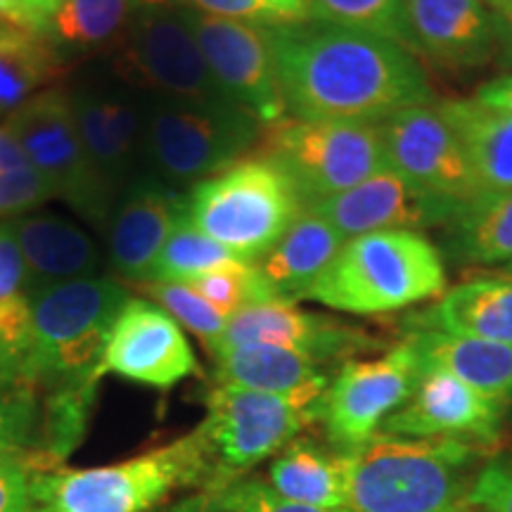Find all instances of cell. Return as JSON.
Instances as JSON below:
<instances>
[{
	"instance_id": "6da1fadb",
	"label": "cell",
	"mask_w": 512,
	"mask_h": 512,
	"mask_svg": "<svg viewBox=\"0 0 512 512\" xmlns=\"http://www.w3.org/2000/svg\"><path fill=\"white\" fill-rule=\"evenodd\" d=\"M275 72L287 117L382 124L434 100L415 53L389 38L337 24H271Z\"/></svg>"
},
{
	"instance_id": "7a4b0ae2",
	"label": "cell",
	"mask_w": 512,
	"mask_h": 512,
	"mask_svg": "<svg viewBox=\"0 0 512 512\" xmlns=\"http://www.w3.org/2000/svg\"><path fill=\"white\" fill-rule=\"evenodd\" d=\"M349 512H465L475 484L477 446L377 432L339 451Z\"/></svg>"
},
{
	"instance_id": "3957f363",
	"label": "cell",
	"mask_w": 512,
	"mask_h": 512,
	"mask_svg": "<svg viewBox=\"0 0 512 512\" xmlns=\"http://www.w3.org/2000/svg\"><path fill=\"white\" fill-rule=\"evenodd\" d=\"M446 266L425 233L384 230L344 242L306 294L328 309L377 316L441 297Z\"/></svg>"
},
{
	"instance_id": "277c9868",
	"label": "cell",
	"mask_w": 512,
	"mask_h": 512,
	"mask_svg": "<svg viewBox=\"0 0 512 512\" xmlns=\"http://www.w3.org/2000/svg\"><path fill=\"white\" fill-rule=\"evenodd\" d=\"M31 306V351L22 387L55 389L98 382L114 320L131 299L117 280L76 278L27 292Z\"/></svg>"
},
{
	"instance_id": "5b68a950",
	"label": "cell",
	"mask_w": 512,
	"mask_h": 512,
	"mask_svg": "<svg viewBox=\"0 0 512 512\" xmlns=\"http://www.w3.org/2000/svg\"><path fill=\"white\" fill-rule=\"evenodd\" d=\"M190 486L216 491L197 432L124 463L31 472V512H150Z\"/></svg>"
},
{
	"instance_id": "8992f818",
	"label": "cell",
	"mask_w": 512,
	"mask_h": 512,
	"mask_svg": "<svg viewBox=\"0 0 512 512\" xmlns=\"http://www.w3.org/2000/svg\"><path fill=\"white\" fill-rule=\"evenodd\" d=\"M302 211L285 171L259 152L188 192L192 226L247 264H259Z\"/></svg>"
},
{
	"instance_id": "52a82bcc",
	"label": "cell",
	"mask_w": 512,
	"mask_h": 512,
	"mask_svg": "<svg viewBox=\"0 0 512 512\" xmlns=\"http://www.w3.org/2000/svg\"><path fill=\"white\" fill-rule=\"evenodd\" d=\"M330 380L292 394H266L216 384L207 394V415L197 427L214 467L216 491L228 489L266 458L290 446L323 415Z\"/></svg>"
},
{
	"instance_id": "ba28073f",
	"label": "cell",
	"mask_w": 512,
	"mask_h": 512,
	"mask_svg": "<svg viewBox=\"0 0 512 512\" xmlns=\"http://www.w3.org/2000/svg\"><path fill=\"white\" fill-rule=\"evenodd\" d=\"M143 155L169 188H195L261 140L259 119L240 105H188L152 98L143 107Z\"/></svg>"
},
{
	"instance_id": "9c48e42d",
	"label": "cell",
	"mask_w": 512,
	"mask_h": 512,
	"mask_svg": "<svg viewBox=\"0 0 512 512\" xmlns=\"http://www.w3.org/2000/svg\"><path fill=\"white\" fill-rule=\"evenodd\" d=\"M259 155L273 159L304 209L389 169L380 124L285 117L261 128Z\"/></svg>"
},
{
	"instance_id": "30bf717a",
	"label": "cell",
	"mask_w": 512,
	"mask_h": 512,
	"mask_svg": "<svg viewBox=\"0 0 512 512\" xmlns=\"http://www.w3.org/2000/svg\"><path fill=\"white\" fill-rule=\"evenodd\" d=\"M5 126L57 197L93 221L110 214L114 192L102 183L83 147L67 91L53 86L36 93L5 119Z\"/></svg>"
},
{
	"instance_id": "8fae6325",
	"label": "cell",
	"mask_w": 512,
	"mask_h": 512,
	"mask_svg": "<svg viewBox=\"0 0 512 512\" xmlns=\"http://www.w3.org/2000/svg\"><path fill=\"white\" fill-rule=\"evenodd\" d=\"M117 74L152 98L188 105H235L209 72L183 8L143 10L121 43Z\"/></svg>"
},
{
	"instance_id": "7c38bea8",
	"label": "cell",
	"mask_w": 512,
	"mask_h": 512,
	"mask_svg": "<svg viewBox=\"0 0 512 512\" xmlns=\"http://www.w3.org/2000/svg\"><path fill=\"white\" fill-rule=\"evenodd\" d=\"M183 17L211 76L235 105L252 112L261 126L287 117L275 72L271 24L204 15L192 8H183Z\"/></svg>"
},
{
	"instance_id": "4fadbf2b",
	"label": "cell",
	"mask_w": 512,
	"mask_h": 512,
	"mask_svg": "<svg viewBox=\"0 0 512 512\" xmlns=\"http://www.w3.org/2000/svg\"><path fill=\"white\" fill-rule=\"evenodd\" d=\"M422 377L418 354L408 339L370 361H347L328 384L323 399L325 430L339 451L375 437L389 415L411 399Z\"/></svg>"
},
{
	"instance_id": "5bb4252c",
	"label": "cell",
	"mask_w": 512,
	"mask_h": 512,
	"mask_svg": "<svg viewBox=\"0 0 512 512\" xmlns=\"http://www.w3.org/2000/svg\"><path fill=\"white\" fill-rule=\"evenodd\" d=\"M387 166L420 188L467 207L484 195L463 140L439 107H408L380 124Z\"/></svg>"
},
{
	"instance_id": "9a60e30c",
	"label": "cell",
	"mask_w": 512,
	"mask_h": 512,
	"mask_svg": "<svg viewBox=\"0 0 512 512\" xmlns=\"http://www.w3.org/2000/svg\"><path fill=\"white\" fill-rule=\"evenodd\" d=\"M105 373L155 389H171L200 373V363L181 325L162 306L131 297L107 337L100 361V375Z\"/></svg>"
},
{
	"instance_id": "2e32d148",
	"label": "cell",
	"mask_w": 512,
	"mask_h": 512,
	"mask_svg": "<svg viewBox=\"0 0 512 512\" xmlns=\"http://www.w3.org/2000/svg\"><path fill=\"white\" fill-rule=\"evenodd\" d=\"M434 192L420 188L406 176L384 169L354 188L306 209L323 216L344 238H361L384 230H415L448 226L463 211Z\"/></svg>"
},
{
	"instance_id": "e0dca14e",
	"label": "cell",
	"mask_w": 512,
	"mask_h": 512,
	"mask_svg": "<svg viewBox=\"0 0 512 512\" xmlns=\"http://www.w3.org/2000/svg\"><path fill=\"white\" fill-rule=\"evenodd\" d=\"M505 408L444 370H422L411 399L384 420L380 432L494 446L501 437Z\"/></svg>"
},
{
	"instance_id": "ac0fdd59",
	"label": "cell",
	"mask_w": 512,
	"mask_h": 512,
	"mask_svg": "<svg viewBox=\"0 0 512 512\" xmlns=\"http://www.w3.org/2000/svg\"><path fill=\"white\" fill-rule=\"evenodd\" d=\"M266 344L297 351L318 363L349 358L358 351L373 349L375 342L363 330L349 328L337 320L299 309L290 302H264L247 306L228 318L226 330L209 354L223 349Z\"/></svg>"
},
{
	"instance_id": "d6986e66",
	"label": "cell",
	"mask_w": 512,
	"mask_h": 512,
	"mask_svg": "<svg viewBox=\"0 0 512 512\" xmlns=\"http://www.w3.org/2000/svg\"><path fill=\"white\" fill-rule=\"evenodd\" d=\"M415 53L451 69L486 67L498 55L496 12L482 0H406Z\"/></svg>"
},
{
	"instance_id": "ffe728a7",
	"label": "cell",
	"mask_w": 512,
	"mask_h": 512,
	"mask_svg": "<svg viewBox=\"0 0 512 512\" xmlns=\"http://www.w3.org/2000/svg\"><path fill=\"white\" fill-rule=\"evenodd\" d=\"M88 157L112 192L131 185L138 155H143L145 114L124 91L81 86L69 93Z\"/></svg>"
},
{
	"instance_id": "44dd1931",
	"label": "cell",
	"mask_w": 512,
	"mask_h": 512,
	"mask_svg": "<svg viewBox=\"0 0 512 512\" xmlns=\"http://www.w3.org/2000/svg\"><path fill=\"white\" fill-rule=\"evenodd\" d=\"M185 209L188 195L169 188L159 178L131 181L112 216L110 259L114 271L128 280L145 283Z\"/></svg>"
},
{
	"instance_id": "7402d4cb",
	"label": "cell",
	"mask_w": 512,
	"mask_h": 512,
	"mask_svg": "<svg viewBox=\"0 0 512 512\" xmlns=\"http://www.w3.org/2000/svg\"><path fill=\"white\" fill-rule=\"evenodd\" d=\"M413 325L512 347V275L463 280L441 294L432 309L415 316Z\"/></svg>"
},
{
	"instance_id": "603a6c76",
	"label": "cell",
	"mask_w": 512,
	"mask_h": 512,
	"mask_svg": "<svg viewBox=\"0 0 512 512\" xmlns=\"http://www.w3.org/2000/svg\"><path fill=\"white\" fill-rule=\"evenodd\" d=\"M347 238L323 216L302 211L283 240L256 264L275 302L297 304L306 299L320 273L332 264Z\"/></svg>"
},
{
	"instance_id": "cb8c5ba5",
	"label": "cell",
	"mask_w": 512,
	"mask_h": 512,
	"mask_svg": "<svg viewBox=\"0 0 512 512\" xmlns=\"http://www.w3.org/2000/svg\"><path fill=\"white\" fill-rule=\"evenodd\" d=\"M422 370H444L503 406L512 403V347L439 330L413 328L406 335Z\"/></svg>"
},
{
	"instance_id": "d4e9b609",
	"label": "cell",
	"mask_w": 512,
	"mask_h": 512,
	"mask_svg": "<svg viewBox=\"0 0 512 512\" xmlns=\"http://www.w3.org/2000/svg\"><path fill=\"white\" fill-rule=\"evenodd\" d=\"M10 223L27 266L24 292L76 278H91L100 264L98 249L74 223L48 214L24 216Z\"/></svg>"
},
{
	"instance_id": "484cf974",
	"label": "cell",
	"mask_w": 512,
	"mask_h": 512,
	"mask_svg": "<svg viewBox=\"0 0 512 512\" xmlns=\"http://www.w3.org/2000/svg\"><path fill=\"white\" fill-rule=\"evenodd\" d=\"M437 107L463 140L482 190H512V114L484 105L477 98L446 100Z\"/></svg>"
},
{
	"instance_id": "4316f807",
	"label": "cell",
	"mask_w": 512,
	"mask_h": 512,
	"mask_svg": "<svg viewBox=\"0 0 512 512\" xmlns=\"http://www.w3.org/2000/svg\"><path fill=\"white\" fill-rule=\"evenodd\" d=\"M211 356H214L216 384H230L252 392L292 394L330 380L323 363H318L316 358L290 349L266 347V344L223 349Z\"/></svg>"
},
{
	"instance_id": "83f0119b",
	"label": "cell",
	"mask_w": 512,
	"mask_h": 512,
	"mask_svg": "<svg viewBox=\"0 0 512 512\" xmlns=\"http://www.w3.org/2000/svg\"><path fill=\"white\" fill-rule=\"evenodd\" d=\"M67 72L62 53L43 34L0 19V117H10Z\"/></svg>"
},
{
	"instance_id": "f1b7e54d",
	"label": "cell",
	"mask_w": 512,
	"mask_h": 512,
	"mask_svg": "<svg viewBox=\"0 0 512 512\" xmlns=\"http://www.w3.org/2000/svg\"><path fill=\"white\" fill-rule=\"evenodd\" d=\"M268 486L287 501L320 510H347L342 453H325L309 441H292L268 470Z\"/></svg>"
},
{
	"instance_id": "f546056e",
	"label": "cell",
	"mask_w": 512,
	"mask_h": 512,
	"mask_svg": "<svg viewBox=\"0 0 512 512\" xmlns=\"http://www.w3.org/2000/svg\"><path fill=\"white\" fill-rule=\"evenodd\" d=\"M448 252L460 264H512V190L484 192L448 223Z\"/></svg>"
},
{
	"instance_id": "4dcf8cb0",
	"label": "cell",
	"mask_w": 512,
	"mask_h": 512,
	"mask_svg": "<svg viewBox=\"0 0 512 512\" xmlns=\"http://www.w3.org/2000/svg\"><path fill=\"white\" fill-rule=\"evenodd\" d=\"M133 0H67L48 22L46 38L57 50L95 53L121 46Z\"/></svg>"
},
{
	"instance_id": "1f68e13d",
	"label": "cell",
	"mask_w": 512,
	"mask_h": 512,
	"mask_svg": "<svg viewBox=\"0 0 512 512\" xmlns=\"http://www.w3.org/2000/svg\"><path fill=\"white\" fill-rule=\"evenodd\" d=\"M242 261L230 249L211 240L202 230L192 226L188 219V209L171 230L169 240L164 242L162 252H159L155 266H152L150 278L147 280H162V283H188V280L204 275L216 268H226ZM247 264V261H245ZM145 280V283H147Z\"/></svg>"
},
{
	"instance_id": "d6a6232c",
	"label": "cell",
	"mask_w": 512,
	"mask_h": 512,
	"mask_svg": "<svg viewBox=\"0 0 512 512\" xmlns=\"http://www.w3.org/2000/svg\"><path fill=\"white\" fill-rule=\"evenodd\" d=\"M311 19L389 38L415 53L406 0H306Z\"/></svg>"
},
{
	"instance_id": "836d02e7",
	"label": "cell",
	"mask_w": 512,
	"mask_h": 512,
	"mask_svg": "<svg viewBox=\"0 0 512 512\" xmlns=\"http://www.w3.org/2000/svg\"><path fill=\"white\" fill-rule=\"evenodd\" d=\"M140 292L150 297L157 306H162L178 325H183L192 335L200 337L209 351L219 344L223 330L228 325V318L221 311H216L188 283L147 280V283H140Z\"/></svg>"
},
{
	"instance_id": "e575fe53",
	"label": "cell",
	"mask_w": 512,
	"mask_h": 512,
	"mask_svg": "<svg viewBox=\"0 0 512 512\" xmlns=\"http://www.w3.org/2000/svg\"><path fill=\"white\" fill-rule=\"evenodd\" d=\"M188 285L226 318L235 316L247 306L275 302L264 278L259 275V268L256 264H245V261L197 275L188 280Z\"/></svg>"
},
{
	"instance_id": "d590c367",
	"label": "cell",
	"mask_w": 512,
	"mask_h": 512,
	"mask_svg": "<svg viewBox=\"0 0 512 512\" xmlns=\"http://www.w3.org/2000/svg\"><path fill=\"white\" fill-rule=\"evenodd\" d=\"M29 351L31 306L27 292H19L0 302V389L22 387V373Z\"/></svg>"
},
{
	"instance_id": "8d00e7d4",
	"label": "cell",
	"mask_w": 512,
	"mask_h": 512,
	"mask_svg": "<svg viewBox=\"0 0 512 512\" xmlns=\"http://www.w3.org/2000/svg\"><path fill=\"white\" fill-rule=\"evenodd\" d=\"M36 396L31 389H0V458L19 456L36 432Z\"/></svg>"
},
{
	"instance_id": "74e56055",
	"label": "cell",
	"mask_w": 512,
	"mask_h": 512,
	"mask_svg": "<svg viewBox=\"0 0 512 512\" xmlns=\"http://www.w3.org/2000/svg\"><path fill=\"white\" fill-rule=\"evenodd\" d=\"M50 197H57L53 185L34 166L0 171V216L5 219L41 207Z\"/></svg>"
},
{
	"instance_id": "f35d334b",
	"label": "cell",
	"mask_w": 512,
	"mask_h": 512,
	"mask_svg": "<svg viewBox=\"0 0 512 512\" xmlns=\"http://www.w3.org/2000/svg\"><path fill=\"white\" fill-rule=\"evenodd\" d=\"M221 501L226 512H349V510H320L311 505L287 501L259 479L230 484L221 491Z\"/></svg>"
},
{
	"instance_id": "ab89813d",
	"label": "cell",
	"mask_w": 512,
	"mask_h": 512,
	"mask_svg": "<svg viewBox=\"0 0 512 512\" xmlns=\"http://www.w3.org/2000/svg\"><path fill=\"white\" fill-rule=\"evenodd\" d=\"M470 508L477 512H512V460H494L477 472Z\"/></svg>"
},
{
	"instance_id": "60d3db41",
	"label": "cell",
	"mask_w": 512,
	"mask_h": 512,
	"mask_svg": "<svg viewBox=\"0 0 512 512\" xmlns=\"http://www.w3.org/2000/svg\"><path fill=\"white\" fill-rule=\"evenodd\" d=\"M19 456L0 458V512H31V470Z\"/></svg>"
},
{
	"instance_id": "b9f144b4",
	"label": "cell",
	"mask_w": 512,
	"mask_h": 512,
	"mask_svg": "<svg viewBox=\"0 0 512 512\" xmlns=\"http://www.w3.org/2000/svg\"><path fill=\"white\" fill-rule=\"evenodd\" d=\"M188 8L252 24H287L264 0H188Z\"/></svg>"
},
{
	"instance_id": "7bdbcfd3",
	"label": "cell",
	"mask_w": 512,
	"mask_h": 512,
	"mask_svg": "<svg viewBox=\"0 0 512 512\" xmlns=\"http://www.w3.org/2000/svg\"><path fill=\"white\" fill-rule=\"evenodd\" d=\"M27 285V266L19 249L12 223H0V302L24 292Z\"/></svg>"
},
{
	"instance_id": "ee69618b",
	"label": "cell",
	"mask_w": 512,
	"mask_h": 512,
	"mask_svg": "<svg viewBox=\"0 0 512 512\" xmlns=\"http://www.w3.org/2000/svg\"><path fill=\"white\" fill-rule=\"evenodd\" d=\"M475 98L484 105L496 107V110H503L512 114V74L498 76V79L486 81L482 88H479Z\"/></svg>"
},
{
	"instance_id": "f6af8a7d",
	"label": "cell",
	"mask_w": 512,
	"mask_h": 512,
	"mask_svg": "<svg viewBox=\"0 0 512 512\" xmlns=\"http://www.w3.org/2000/svg\"><path fill=\"white\" fill-rule=\"evenodd\" d=\"M31 166L27 155L19 147L17 138L8 131V126H0V171H12V169H24Z\"/></svg>"
},
{
	"instance_id": "bcb514c9",
	"label": "cell",
	"mask_w": 512,
	"mask_h": 512,
	"mask_svg": "<svg viewBox=\"0 0 512 512\" xmlns=\"http://www.w3.org/2000/svg\"><path fill=\"white\" fill-rule=\"evenodd\" d=\"M166 512H226L221 501V491H209L204 489L202 494L188 496L176 505H171Z\"/></svg>"
},
{
	"instance_id": "7dc6e473",
	"label": "cell",
	"mask_w": 512,
	"mask_h": 512,
	"mask_svg": "<svg viewBox=\"0 0 512 512\" xmlns=\"http://www.w3.org/2000/svg\"><path fill=\"white\" fill-rule=\"evenodd\" d=\"M67 0H27V15H29V29L36 34L46 36L48 22Z\"/></svg>"
},
{
	"instance_id": "c3c4849f",
	"label": "cell",
	"mask_w": 512,
	"mask_h": 512,
	"mask_svg": "<svg viewBox=\"0 0 512 512\" xmlns=\"http://www.w3.org/2000/svg\"><path fill=\"white\" fill-rule=\"evenodd\" d=\"M496 34H498L496 60L503 69H510L512 74V10L508 15H496Z\"/></svg>"
},
{
	"instance_id": "681fc988",
	"label": "cell",
	"mask_w": 512,
	"mask_h": 512,
	"mask_svg": "<svg viewBox=\"0 0 512 512\" xmlns=\"http://www.w3.org/2000/svg\"><path fill=\"white\" fill-rule=\"evenodd\" d=\"M0 19L29 29L27 0H0Z\"/></svg>"
},
{
	"instance_id": "f907efd6",
	"label": "cell",
	"mask_w": 512,
	"mask_h": 512,
	"mask_svg": "<svg viewBox=\"0 0 512 512\" xmlns=\"http://www.w3.org/2000/svg\"><path fill=\"white\" fill-rule=\"evenodd\" d=\"M482 3L489 5L496 15H508V12L512 10V0H482Z\"/></svg>"
},
{
	"instance_id": "816d5d0a",
	"label": "cell",
	"mask_w": 512,
	"mask_h": 512,
	"mask_svg": "<svg viewBox=\"0 0 512 512\" xmlns=\"http://www.w3.org/2000/svg\"><path fill=\"white\" fill-rule=\"evenodd\" d=\"M133 3L143 5L145 10H157V8H174L176 0H133Z\"/></svg>"
},
{
	"instance_id": "f5cc1de1",
	"label": "cell",
	"mask_w": 512,
	"mask_h": 512,
	"mask_svg": "<svg viewBox=\"0 0 512 512\" xmlns=\"http://www.w3.org/2000/svg\"><path fill=\"white\" fill-rule=\"evenodd\" d=\"M510 273H512V264H510Z\"/></svg>"
}]
</instances>
